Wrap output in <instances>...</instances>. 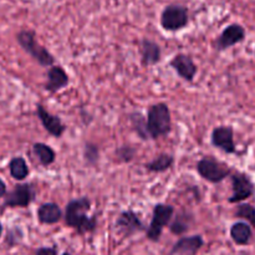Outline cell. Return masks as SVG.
<instances>
[{
	"instance_id": "6",
	"label": "cell",
	"mask_w": 255,
	"mask_h": 255,
	"mask_svg": "<svg viewBox=\"0 0 255 255\" xmlns=\"http://www.w3.org/2000/svg\"><path fill=\"white\" fill-rule=\"evenodd\" d=\"M229 177L232 182V196L228 198L229 203L238 204L254 196L255 184L249 174L246 172L234 171Z\"/></svg>"
},
{
	"instance_id": "12",
	"label": "cell",
	"mask_w": 255,
	"mask_h": 255,
	"mask_svg": "<svg viewBox=\"0 0 255 255\" xmlns=\"http://www.w3.org/2000/svg\"><path fill=\"white\" fill-rule=\"evenodd\" d=\"M36 115L37 119L41 122L42 127L52 137L60 138L65 133V131H66V125L61 121V119L59 116L50 114L41 104L36 105Z\"/></svg>"
},
{
	"instance_id": "17",
	"label": "cell",
	"mask_w": 255,
	"mask_h": 255,
	"mask_svg": "<svg viewBox=\"0 0 255 255\" xmlns=\"http://www.w3.org/2000/svg\"><path fill=\"white\" fill-rule=\"evenodd\" d=\"M62 211L59 207V204L52 203H42L41 206L37 208V221L41 224H47V226H51V224H56L61 221L62 218Z\"/></svg>"
},
{
	"instance_id": "19",
	"label": "cell",
	"mask_w": 255,
	"mask_h": 255,
	"mask_svg": "<svg viewBox=\"0 0 255 255\" xmlns=\"http://www.w3.org/2000/svg\"><path fill=\"white\" fill-rule=\"evenodd\" d=\"M32 152H34V156L36 157V159L42 167L51 166L55 162V159H56V153H55L54 149L49 144L42 143V142L34 143Z\"/></svg>"
},
{
	"instance_id": "10",
	"label": "cell",
	"mask_w": 255,
	"mask_h": 255,
	"mask_svg": "<svg viewBox=\"0 0 255 255\" xmlns=\"http://www.w3.org/2000/svg\"><path fill=\"white\" fill-rule=\"evenodd\" d=\"M246 29L241 24L234 22V24L228 25L222 31L218 39L216 40L214 47H216L217 51H226L229 47L234 46V45L239 44V42H243L246 40Z\"/></svg>"
},
{
	"instance_id": "11",
	"label": "cell",
	"mask_w": 255,
	"mask_h": 255,
	"mask_svg": "<svg viewBox=\"0 0 255 255\" xmlns=\"http://www.w3.org/2000/svg\"><path fill=\"white\" fill-rule=\"evenodd\" d=\"M116 229L121 236L125 238H129V237L134 236V234L143 232L144 224L139 219L138 214L134 213L133 211L128 209V211H124L116 219Z\"/></svg>"
},
{
	"instance_id": "16",
	"label": "cell",
	"mask_w": 255,
	"mask_h": 255,
	"mask_svg": "<svg viewBox=\"0 0 255 255\" xmlns=\"http://www.w3.org/2000/svg\"><path fill=\"white\" fill-rule=\"evenodd\" d=\"M139 47H141L142 64L144 66H153V65L158 64L161 61L162 51L157 42L144 37V39H142Z\"/></svg>"
},
{
	"instance_id": "24",
	"label": "cell",
	"mask_w": 255,
	"mask_h": 255,
	"mask_svg": "<svg viewBox=\"0 0 255 255\" xmlns=\"http://www.w3.org/2000/svg\"><path fill=\"white\" fill-rule=\"evenodd\" d=\"M234 216L239 219H243L247 221V223L255 229V207L251 203H238L237 206L236 212H234Z\"/></svg>"
},
{
	"instance_id": "13",
	"label": "cell",
	"mask_w": 255,
	"mask_h": 255,
	"mask_svg": "<svg viewBox=\"0 0 255 255\" xmlns=\"http://www.w3.org/2000/svg\"><path fill=\"white\" fill-rule=\"evenodd\" d=\"M172 69L178 74L179 77L187 82H192L198 72V67L194 64L193 59L186 54H177L169 61Z\"/></svg>"
},
{
	"instance_id": "3",
	"label": "cell",
	"mask_w": 255,
	"mask_h": 255,
	"mask_svg": "<svg viewBox=\"0 0 255 255\" xmlns=\"http://www.w3.org/2000/svg\"><path fill=\"white\" fill-rule=\"evenodd\" d=\"M16 41L20 47L41 66L50 67L55 64L54 55L37 41L32 30H21L17 32Z\"/></svg>"
},
{
	"instance_id": "28",
	"label": "cell",
	"mask_w": 255,
	"mask_h": 255,
	"mask_svg": "<svg viewBox=\"0 0 255 255\" xmlns=\"http://www.w3.org/2000/svg\"><path fill=\"white\" fill-rule=\"evenodd\" d=\"M35 255H57L56 247H41L35 251Z\"/></svg>"
},
{
	"instance_id": "8",
	"label": "cell",
	"mask_w": 255,
	"mask_h": 255,
	"mask_svg": "<svg viewBox=\"0 0 255 255\" xmlns=\"http://www.w3.org/2000/svg\"><path fill=\"white\" fill-rule=\"evenodd\" d=\"M36 197V189L31 183H17L11 192L5 194L4 208H27Z\"/></svg>"
},
{
	"instance_id": "15",
	"label": "cell",
	"mask_w": 255,
	"mask_h": 255,
	"mask_svg": "<svg viewBox=\"0 0 255 255\" xmlns=\"http://www.w3.org/2000/svg\"><path fill=\"white\" fill-rule=\"evenodd\" d=\"M203 246L204 239L199 234L183 237L174 243L169 255H197Z\"/></svg>"
},
{
	"instance_id": "22",
	"label": "cell",
	"mask_w": 255,
	"mask_h": 255,
	"mask_svg": "<svg viewBox=\"0 0 255 255\" xmlns=\"http://www.w3.org/2000/svg\"><path fill=\"white\" fill-rule=\"evenodd\" d=\"M192 222H193L192 214L187 213V212H181V213L177 214L174 221L171 223L169 231H171V233L174 234V236H182V234H184L186 232L189 231Z\"/></svg>"
},
{
	"instance_id": "9",
	"label": "cell",
	"mask_w": 255,
	"mask_h": 255,
	"mask_svg": "<svg viewBox=\"0 0 255 255\" xmlns=\"http://www.w3.org/2000/svg\"><path fill=\"white\" fill-rule=\"evenodd\" d=\"M211 142L216 148L227 154L237 153V144L234 142V128L229 125H222L212 131Z\"/></svg>"
},
{
	"instance_id": "26",
	"label": "cell",
	"mask_w": 255,
	"mask_h": 255,
	"mask_svg": "<svg viewBox=\"0 0 255 255\" xmlns=\"http://www.w3.org/2000/svg\"><path fill=\"white\" fill-rule=\"evenodd\" d=\"M84 159L87 164L90 166H95L97 164L100 159V149L97 144L91 143V142H86L84 147Z\"/></svg>"
},
{
	"instance_id": "2",
	"label": "cell",
	"mask_w": 255,
	"mask_h": 255,
	"mask_svg": "<svg viewBox=\"0 0 255 255\" xmlns=\"http://www.w3.org/2000/svg\"><path fill=\"white\" fill-rule=\"evenodd\" d=\"M146 120L149 138L157 139L171 133L172 117L168 105L163 102L151 105L147 110Z\"/></svg>"
},
{
	"instance_id": "5",
	"label": "cell",
	"mask_w": 255,
	"mask_h": 255,
	"mask_svg": "<svg viewBox=\"0 0 255 255\" xmlns=\"http://www.w3.org/2000/svg\"><path fill=\"white\" fill-rule=\"evenodd\" d=\"M174 214V207L169 204L158 203L153 207V214H152V221L149 223L148 229L146 232V237L148 241L157 242L161 239L162 232L164 227H167L171 222L172 217Z\"/></svg>"
},
{
	"instance_id": "23",
	"label": "cell",
	"mask_w": 255,
	"mask_h": 255,
	"mask_svg": "<svg viewBox=\"0 0 255 255\" xmlns=\"http://www.w3.org/2000/svg\"><path fill=\"white\" fill-rule=\"evenodd\" d=\"M129 122H131L132 127H133L134 132L139 136V138L147 141L149 139L148 129H147V120L141 112H132L129 114Z\"/></svg>"
},
{
	"instance_id": "7",
	"label": "cell",
	"mask_w": 255,
	"mask_h": 255,
	"mask_svg": "<svg viewBox=\"0 0 255 255\" xmlns=\"http://www.w3.org/2000/svg\"><path fill=\"white\" fill-rule=\"evenodd\" d=\"M161 26L166 31H178L184 29L189 22L188 7L179 4H169L161 14Z\"/></svg>"
},
{
	"instance_id": "18",
	"label": "cell",
	"mask_w": 255,
	"mask_h": 255,
	"mask_svg": "<svg viewBox=\"0 0 255 255\" xmlns=\"http://www.w3.org/2000/svg\"><path fill=\"white\" fill-rule=\"evenodd\" d=\"M231 238L237 246H248L253 239V229L247 222H237L231 227Z\"/></svg>"
},
{
	"instance_id": "29",
	"label": "cell",
	"mask_w": 255,
	"mask_h": 255,
	"mask_svg": "<svg viewBox=\"0 0 255 255\" xmlns=\"http://www.w3.org/2000/svg\"><path fill=\"white\" fill-rule=\"evenodd\" d=\"M5 194H6V184H5V182L0 178V198L5 197Z\"/></svg>"
},
{
	"instance_id": "20",
	"label": "cell",
	"mask_w": 255,
	"mask_h": 255,
	"mask_svg": "<svg viewBox=\"0 0 255 255\" xmlns=\"http://www.w3.org/2000/svg\"><path fill=\"white\" fill-rule=\"evenodd\" d=\"M174 163V158L172 154L168 153H161L153 159V161L146 163L144 168L148 172L152 173H162V172H166L168 169L172 168Z\"/></svg>"
},
{
	"instance_id": "30",
	"label": "cell",
	"mask_w": 255,
	"mask_h": 255,
	"mask_svg": "<svg viewBox=\"0 0 255 255\" xmlns=\"http://www.w3.org/2000/svg\"><path fill=\"white\" fill-rule=\"evenodd\" d=\"M1 237H2V224L1 222H0V239H1Z\"/></svg>"
},
{
	"instance_id": "1",
	"label": "cell",
	"mask_w": 255,
	"mask_h": 255,
	"mask_svg": "<svg viewBox=\"0 0 255 255\" xmlns=\"http://www.w3.org/2000/svg\"><path fill=\"white\" fill-rule=\"evenodd\" d=\"M90 209H91V199L89 197L71 199L65 208V224L75 229L80 236L92 233L97 228V216L96 214L89 216Z\"/></svg>"
},
{
	"instance_id": "14",
	"label": "cell",
	"mask_w": 255,
	"mask_h": 255,
	"mask_svg": "<svg viewBox=\"0 0 255 255\" xmlns=\"http://www.w3.org/2000/svg\"><path fill=\"white\" fill-rule=\"evenodd\" d=\"M46 82L44 89L50 94H56L70 84V77L61 65H52L47 70Z\"/></svg>"
},
{
	"instance_id": "25",
	"label": "cell",
	"mask_w": 255,
	"mask_h": 255,
	"mask_svg": "<svg viewBox=\"0 0 255 255\" xmlns=\"http://www.w3.org/2000/svg\"><path fill=\"white\" fill-rule=\"evenodd\" d=\"M136 148L131 144H122V146L117 147L115 151V156H116L117 161L121 163H129L134 159L136 157Z\"/></svg>"
},
{
	"instance_id": "4",
	"label": "cell",
	"mask_w": 255,
	"mask_h": 255,
	"mask_svg": "<svg viewBox=\"0 0 255 255\" xmlns=\"http://www.w3.org/2000/svg\"><path fill=\"white\" fill-rule=\"evenodd\" d=\"M196 168L199 176L209 183H221L233 172L231 166L218 161L213 156H204L199 159Z\"/></svg>"
},
{
	"instance_id": "21",
	"label": "cell",
	"mask_w": 255,
	"mask_h": 255,
	"mask_svg": "<svg viewBox=\"0 0 255 255\" xmlns=\"http://www.w3.org/2000/svg\"><path fill=\"white\" fill-rule=\"evenodd\" d=\"M9 172L10 176L16 181H24L30 174V169L27 167L26 161L24 157L16 156L12 157L9 162Z\"/></svg>"
},
{
	"instance_id": "31",
	"label": "cell",
	"mask_w": 255,
	"mask_h": 255,
	"mask_svg": "<svg viewBox=\"0 0 255 255\" xmlns=\"http://www.w3.org/2000/svg\"><path fill=\"white\" fill-rule=\"evenodd\" d=\"M61 255H72V254L69 253V252H64V253H62Z\"/></svg>"
},
{
	"instance_id": "27",
	"label": "cell",
	"mask_w": 255,
	"mask_h": 255,
	"mask_svg": "<svg viewBox=\"0 0 255 255\" xmlns=\"http://www.w3.org/2000/svg\"><path fill=\"white\" fill-rule=\"evenodd\" d=\"M24 238V233H22L21 228L20 227H12L7 231L6 238H5V243L7 244V247H15L16 244H19L20 242Z\"/></svg>"
}]
</instances>
